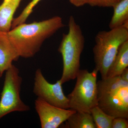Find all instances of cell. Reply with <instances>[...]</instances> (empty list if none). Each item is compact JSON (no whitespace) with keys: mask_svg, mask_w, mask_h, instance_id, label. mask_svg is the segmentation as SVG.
<instances>
[{"mask_svg":"<svg viewBox=\"0 0 128 128\" xmlns=\"http://www.w3.org/2000/svg\"><path fill=\"white\" fill-rule=\"evenodd\" d=\"M98 106L114 118H128V86L98 94Z\"/></svg>","mask_w":128,"mask_h":128,"instance_id":"52a82bcc","label":"cell"},{"mask_svg":"<svg viewBox=\"0 0 128 128\" xmlns=\"http://www.w3.org/2000/svg\"><path fill=\"white\" fill-rule=\"evenodd\" d=\"M22 78L14 65L5 72L4 80L0 98V119L14 112H25L30 107L21 98Z\"/></svg>","mask_w":128,"mask_h":128,"instance_id":"5b68a950","label":"cell"},{"mask_svg":"<svg viewBox=\"0 0 128 128\" xmlns=\"http://www.w3.org/2000/svg\"><path fill=\"white\" fill-rule=\"evenodd\" d=\"M121 78L124 80L128 82V68L125 69L120 74Z\"/></svg>","mask_w":128,"mask_h":128,"instance_id":"d6986e66","label":"cell"},{"mask_svg":"<svg viewBox=\"0 0 128 128\" xmlns=\"http://www.w3.org/2000/svg\"><path fill=\"white\" fill-rule=\"evenodd\" d=\"M114 12L110 22V29L122 26L128 28V0H122L112 7Z\"/></svg>","mask_w":128,"mask_h":128,"instance_id":"7c38bea8","label":"cell"},{"mask_svg":"<svg viewBox=\"0 0 128 128\" xmlns=\"http://www.w3.org/2000/svg\"><path fill=\"white\" fill-rule=\"evenodd\" d=\"M41 0H32L26 6L21 14L18 16L14 18L12 23L11 28L15 27L19 24L25 23L32 12L34 8Z\"/></svg>","mask_w":128,"mask_h":128,"instance_id":"9a60e30c","label":"cell"},{"mask_svg":"<svg viewBox=\"0 0 128 128\" xmlns=\"http://www.w3.org/2000/svg\"><path fill=\"white\" fill-rule=\"evenodd\" d=\"M90 114L96 128H112L114 118L105 112L98 105L92 108Z\"/></svg>","mask_w":128,"mask_h":128,"instance_id":"5bb4252c","label":"cell"},{"mask_svg":"<svg viewBox=\"0 0 128 128\" xmlns=\"http://www.w3.org/2000/svg\"><path fill=\"white\" fill-rule=\"evenodd\" d=\"M19 57L9 39L8 32L0 31V77Z\"/></svg>","mask_w":128,"mask_h":128,"instance_id":"9c48e42d","label":"cell"},{"mask_svg":"<svg viewBox=\"0 0 128 128\" xmlns=\"http://www.w3.org/2000/svg\"><path fill=\"white\" fill-rule=\"evenodd\" d=\"M66 121V128H96L91 114L89 113L76 112Z\"/></svg>","mask_w":128,"mask_h":128,"instance_id":"4fadbf2b","label":"cell"},{"mask_svg":"<svg viewBox=\"0 0 128 128\" xmlns=\"http://www.w3.org/2000/svg\"><path fill=\"white\" fill-rule=\"evenodd\" d=\"M122 0H88L87 4L92 7H113Z\"/></svg>","mask_w":128,"mask_h":128,"instance_id":"2e32d148","label":"cell"},{"mask_svg":"<svg viewBox=\"0 0 128 128\" xmlns=\"http://www.w3.org/2000/svg\"><path fill=\"white\" fill-rule=\"evenodd\" d=\"M34 108L42 128H57L76 111L56 106L37 98Z\"/></svg>","mask_w":128,"mask_h":128,"instance_id":"ba28073f","label":"cell"},{"mask_svg":"<svg viewBox=\"0 0 128 128\" xmlns=\"http://www.w3.org/2000/svg\"><path fill=\"white\" fill-rule=\"evenodd\" d=\"M128 66V40L119 48L114 61L108 72L106 78L120 76Z\"/></svg>","mask_w":128,"mask_h":128,"instance_id":"8fae6325","label":"cell"},{"mask_svg":"<svg viewBox=\"0 0 128 128\" xmlns=\"http://www.w3.org/2000/svg\"><path fill=\"white\" fill-rule=\"evenodd\" d=\"M98 72L95 68L90 72L87 70H80L74 88L67 96L69 109L90 113L92 108L98 105Z\"/></svg>","mask_w":128,"mask_h":128,"instance_id":"277c9868","label":"cell"},{"mask_svg":"<svg viewBox=\"0 0 128 128\" xmlns=\"http://www.w3.org/2000/svg\"><path fill=\"white\" fill-rule=\"evenodd\" d=\"M128 119L121 117L114 118L112 122V128H128Z\"/></svg>","mask_w":128,"mask_h":128,"instance_id":"e0dca14e","label":"cell"},{"mask_svg":"<svg viewBox=\"0 0 128 128\" xmlns=\"http://www.w3.org/2000/svg\"><path fill=\"white\" fill-rule=\"evenodd\" d=\"M60 80L50 83L46 80L41 70L37 69L34 74L33 92L38 98L56 106L69 109L68 98L64 94Z\"/></svg>","mask_w":128,"mask_h":128,"instance_id":"8992f818","label":"cell"},{"mask_svg":"<svg viewBox=\"0 0 128 128\" xmlns=\"http://www.w3.org/2000/svg\"><path fill=\"white\" fill-rule=\"evenodd\" d=\"M69 1L73 6L79 7L87 4L88 0H69Z\"/></svg>","mask_w":128,"mask_h":128,"instance_id":"ac0fdd59","label":"cell"},{"mask_svg":"<svg viewBox=\"0 0 128 128\" xmlns=\"http://www.w3.org/2000/svg\"><path fill=\"white\" fill-rule=\"evenodd\" d=\"M128 40V28L124 26L102 31L96 34L93 48L95 69L102 79L106 78L120 46Z\"/></svg>","mask_w":128,"mask_h":128,"instance_id":"3957f363","label":"cell"},{"mask_svg":"<svg viewBox=\"0 0 128 128\" xmlns=\"http://www.w3.org/2000/svg\"><path fill=\"white\" fill-rule=\"evenodd\" d=\"M64 26L62 18L55 16L40 22L19 24L8 34L19 57L28 58L34 56L44 41Z\"/></svg>","mask_w":128,"mask_h":128,"instance_id":"6da1fadb","label":"cell"},{"mask_svg":"<svg viewBox=\"0 0 128 128\" xmlns=\"http://www.w3.org/2000/svg\"><path fill=\"white\" fill-rule=\"evenodd\" d=\"M22 0H3L0 5V31L8 32L11 29L15 12Z\"/></svg>","mask_w":128,"mask_h":128,"instance_id":"30bf717a","label":"cell"},{"mask_svg":"<svg viewBox=\"0 0 128 128\" xmlns=\"http://www.w3.org/2000/svg\"><path fill=\"white\" fill-rule=\"evenodd\" d=\"M84 44L85 38L80 26L74 16H70L68 32L63 34L58 49L63 60V72L60 80L62 84L76 78L80 70V58Z\"/></svg>","mask_w":128,"mask_h":128,"instance_id":"7a4b0ae2","label":"cell"}]
</instances>
